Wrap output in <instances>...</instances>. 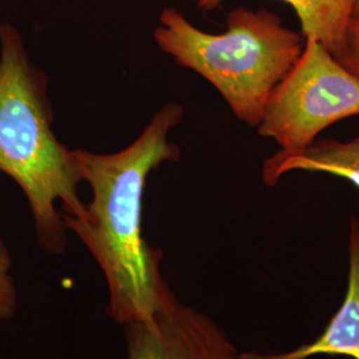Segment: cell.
Returning a JSON list of instances; mask_svg holds the SVG:
<instances>
[{
  "label": "cell",
  "mask_w": 359,
  "mask_h": 359,
  "mask_svg": "<svg viewBox=\"0 0 359 359\" xmlns=\"http://www.w3.org/2000/svg\"><path fill=\"white\" fill-rule=\"evenodd\" d=\"M154 43L176 65L210 83L233 115L259 124L271 90L304 50L301 35L268 10L238 7L226 15V29L210 34L175 8L160 13Z\"/></svg>",
  "instance_id": "3"
},
{
  "label": "cell",
  "mask_w": 359,
  "mask_h": 359,
  "mask_svg": "<svg viewBox=\"0 0 359 359\" xmlns=\"http://www.w3.org/2000/svg\"><path fill=\"white\" fill-rule=\"evenodd\" d=\"M290 172L326 173L346 180L359 189V136L347 142L316 140L294 154L277 152L264 161L262 181L268 187H276Z\"/></svg>",
  "instance_id": "7"
},
{
  "label": "cell",
  "mask_w": 359,
  "mask_h": 359,
  "mask_svg": "<svg viewBox=\"0 0 359 359\" xmlns=\"http://www.w3.org/2000/svg\"><path fill=\"white\" fill-rule=\"evenodd\" d=\"M353 18H359V0H357V3H355V7H354V15H353Z\"/></svg>",
  "instance_id": "11"
},
{
  "label": "cell",
  "mask_w": 359,
  "mask_h": 359,
  "mask_svg": "<svg viewBox=\"0 0 359 359\" xmlns=\"http://www.w3.org/2000/svg\"><path fill=\"white\" fill-rule=\"evenodd\" d=\"M127 359H257L241 351L216 322L179 298L149 321L124 326Z\"/></svg>",
  "instance_id": "5"
},
{
  "label": "cell",
  "mask_w": 359,
  "mask_h": 359,
  "mask_svg": "<svg viewBox=\"0 0 359 359\" xmlns=\"http://www.w3.org/2000/svg\"><path fill=\"white\" fill-rule=\"evenodd\" d=\"M338 60L359 77V18H353L350 20L345 51Z\"/></svg>",
  "instance_id": "10"
},
{
  "label": "cell",
  "mask_w": 359,
  "mask_h": 359,
  "mask_svg": "<svg viewBox=\"0 0 359 359\" xmlns=\"http://www.w3.org/2000/svg\"><path fill=\"white\" fill-rule=\"evenodd\" d=\"M294 10L304 38L318 40L337 59L346 46L347 28L354 15L357 0H283ZM222 0H200V8L210 11Z\"/></svg>",
  "instance_id": "8"
},
{
  "label": "cell",
  "mask_w": 359,
  "mask_h": 359,
  "mask_svg": "<svg viewBox=\"0 0 359 359\" xmlns=\"http://www.w3.org/2000/svg\"><path fill=\"white\" fill-rule=\"evenodd\" d=\"M348 271L341 306L316 339L285 353H258L257 359H310L335 355L359 359V217L348 224Z\"/></svg>",
  "instance_id": "6"
},
{
  "label": "cell",
  "mask_w": 359,
  "mask_h": 359,
  "mask_svg": "<svg viewBox=\"0 0 359 359\" xmlns=\"http://www.w3.org/2000/svg\"><path fill=\"white\" fill-rule=\"evenodd\" d=\"M11 255L0 236V320L13 318L18 309V292L10 274Z\"/></svg>",
  "instance_id": "9"
},
{
  "label": "cell",
  "mask_w": 359,
  "mask_h": 359,
  "mask_svg": "<svg viewBox=\"0 0 359 359\" xmlns=\"http://www.w3.org/2000/svg\"><path fill=\"white\" fill-rule=\"evenodd\" d=\"M179 103L161 107L140 136L114 154L74 149L83 182L92 198L79 217H63L103 273L109 318L123 327L149 321L176 295L160 269L163 255L144 236V194L151 173L179 161L170 130L182 121Z\"/></svg>",
  "instance_id": "1"
},
{
  "label": "cell",
  "mask_w": 359,
  "mask_h": 359,
  "mask_svg": "<svg viewBox=\"0 0 359 359\" xmlns=\"http://www.w3.org/2000/svg\"><path fill=\"white\" fill-rule=\"evenodd\" d=\"M48 76L35 65L16 27L0 25V172L25 193L39 245L50 255L67 246L63 217H79L86 203L74 149L53 132Z\"/></svg>",
  "instance_id": "2"
},
{
  "label": "cell",
  "mask_w": 359,
  "mask_h": 359,
  "mask_svg": "<svg viewBox=\"0 0 359 359\" xmlns=\"http://www.w3.org/2000/svg\"><path fill=\"white\" fill-rule=\"evenodd\" d=\"M359 115V77L313 38L271 90L258 135L273 139L283 154L310 147L322 130Z\"/></svg>",
  "instance_id": "4"
},
{
  "label": "cell",
  "mask_w": 359,
  "mask_h": 359,
  "mask_svg": "<svg viewBox=\"0 0 359 359\" xmlns=\"http://www.w3.org/2000/svg\"><path fill=\"white\" fill-rule=\"evenodd\" d=\"M187 1H193V3H196V4L200 3V0H187Z\"/></svg>",
  "instance_id": "12"
}]
</instances>
